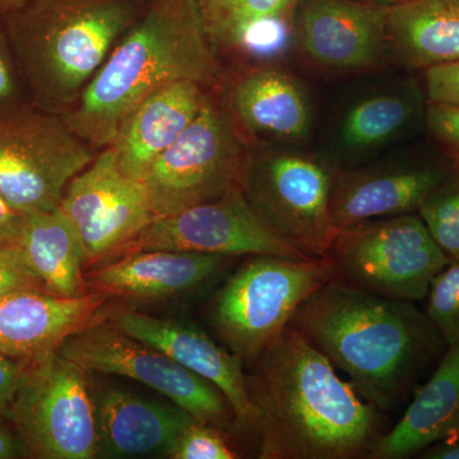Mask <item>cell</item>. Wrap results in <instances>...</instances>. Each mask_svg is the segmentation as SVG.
I'll return each mask as SVG.
<instances>
[{"label": "cell", "instance_id": "cell-25", "mask_svg": "<svg viewBox=\"0 0 459 459\" xmlns=\"http://www.w3.org/2000/svg\"><path fill=\"white\" fill-rule=\"evenodd\" d=\"M214 50L247 44L253 32L292 18L300 0H197Z\"/></svg>", "mask_w": 459, "mask_h": 459}, {"label": "cell", "instance_id": "cell-7", "mask_svg": "<svg viewBox=\"0 0 459 459\" xmlns=\"http://www.w3.org/2000/svg\"><path fill=\"white\" fill-rule=\"evenodd\" d=\"M249 160L228 108L208 93L195 120L142 179L155 220L243 188Z\"/></svg>", "mask_w": 459, "mask_h": 459}, {"label": "cell", "instance_id": "cell-36", "mask_svg": "<svg viewBox=\"0 0 459 459\" xmlns=\"http://www.w3.org/2000/svg\"><path fill=\"white\" fill-rule=\"evenodd\" d=\"M23 214L17 212L0 193V246L16 243Z\"/></svg>", "mask_w": 459, "mask_h": 459}, {"label": "cell", "instance_id": "cell-29", "mask_svg": "<svg viewBox=\"0 0 459 459\" xmlns=\"http://www.w3.org/2000/svg\"><path fill=\"white\" fill-rule=\"evenodd\" d=\"M225 431L212 425L190 422L172 446V459H237L238 453L230 446Z\"/></svg>", "mask_w": 459, "mask_h": 459}, {"label": "cell", "instance_id": "cell-10", "mask_svg": "<svg viewBox=\"0 0 459 459\" xmlns=\"http://www.w3.org/2000/svg\"><path fill=\"white\" fill-rule=\"evenodd\" d=\"M337 177L320 157L272 151L250 157L243 190L274 231L307 255L322 258L337 234L331 214Z\"/></svg>", "mask_w": 459, "mask_h": 459}, {"label": "cell", "instance_id": "cell-1", "mask_svg": "<svg viewBox=\"0 0 459 459\" xmlns=\"http://www.w3.org/2000/svg\"><path fill=\"white\" fill-rule=\"evenodd\" d=\"M246 371L261 459L367 458L385 413L287 327Z\"/></svg>", "mask_w": 459, "mask_h": 459}, {"label": "cell", "instance_id": "cell-5", "mask_svg": "<svg viewBox=\"0 0 459 459\" xmlns=\"http://www.w3.org/2000/svg\"><path fill=\"white\" fill-rule=\"evenodd\" d=\"M333 277L327 256L250 255L214 295L210 319L226 349L250 367L307 296Z\"/></svg>", "mask_w": 459, "mask_h": 459}, {"label": "cell", "instance_id": "cell-12", "mask_svg": "<svg viewBox=\"0 0 459 459\" xmlns=\"http://www.w3.org/2000/svg\"><path fill=\"white\" fill-rule=\"evenodd\" d=\"M143 250L201 253L230 258L243 255L316 258L274 231L255 212L243 188L230 189L213 201L153 220L115 258Z\"/></svg>", "mask_w": 459, "mask_h": 459}, {"label": "cell", "instance_id": "cell-31", "mask_svg": "<svg viewBox=\"0 0 459 459\" xmlns=\"http://www.w3.org/2000/svg\"><path fill=\"white\" fill-rule=\"evenodd\" d=\"M11 41L4 16L0 14V111L29 102Z\"/></svg>", "mask_w": 459, "mask_h": 459}, {"label": "cell", "instance_id": "cell-4", "mask_svg": "<svg viewBox=\"0 0 459 459\" xmlns=\"http://www.w3.org/2000/svg\"><path fill=\"white\" fill-rule=\"evenodd\" d=\"M138 16L133 0H30L5 14L30 104L57 115L74 107Z\"/></svg>", "mask_w": 459, "mask_h": 459}, {"label": "cell", "instance_id": "cell-22", "mask_svg": "<svg viewBox=\"0 0 459 459\" xmlns=\"http://www.w3.org/2000/svg\"><path fill=\"white\" fill-rule=\"evenodd\" d=\"M226 108L238 131L274 141L300 140L312 122L303 87L274 68H256L238 75L230 87Z\"/></svg>", "mask_w": 459, "mask_h": 459}, {"label": "cell", "instance_id": "cell-30", "mask_svg": "<svg viewBox=\"0 0 459 459\" xmlns=\"http://www.w3.org/2000/svg\"><path fill=\"white\" fill-rule=\"evenodd\" d=\"M27 290L45 291V287L14 244L0 246V298Z\"/></svg>", "mask_w": 459, "mask_h": 459}, {"label": "cell", "instance_id": "cell-38", "mask_svg": "<svg viewBox=\"0 0 459 459\" xmlns=\"http://www.w3.org/2000/svg\"><path fill=\"white\" fill-rule=\"evenodd\" d=\"M29 2L30 0H0V14L5 16V14L12 13V12L22 8Z\"/></svg>", "mask_w": 459, "mask_h": 459}, {"label": "cell", "instance_id": "cell-2", "mask_svg": "<svg viewBox=\"0 0 459 459\" xmlns=\"http://www.w3.org/2000/svg\"><path fill=\"white\" fill-rule=\"evenodd\" d=\"M287 327L303 336L383 413L400 404L446 343L415 303L329 280Z\"/></svg>", "mask_w": 459, "mask_h": 459}, {"label": "cell", "instance_id": "cell-19", "mask_svg": "<svg viewBox=\"0 0 459 459\" xmlns=\"http://www.w3.org/2000/svg\"><path fill=\"white\" fill-rule=\"evenodd\" d=\"M98 457H169L178 437L195 421L177 404H161L123 389L107 388L93 394Z\"/></svg>", "mask_w": 459, "mask_h": 459}, {"label": "cell", "instance_id": "cell-28", "mask_svg": "<svg viewBox=\"0 0 459 459\" xmlns=\"http://www.w3.org/2000/svg\"><path fill=\"white\" fill-rule=\"evenodd\" d=\"M424 301L425 316L446 346H459V259L435 276Z\"/></svg>", "mask_w": 459, "mask_h": 459}, {"label": "cell", "instance_id": "cell-16", "mask_svg": "<svg viewBox=\"0 0 459 459\" xmlns=\"http://www.w3.org/2000/svg\"><path fill=\"white\" fill-rule=\"evenodd\" d=\"M110 299L98 292L60 298L39 290L0 298V353L29 361L56 351L66 338L104 319Z\"/></svg>", "mask_w": 459, "mask_h": 459}, {"label": "cell", "instance_id": "cell-34", "mask_svg": "<svg viewBox=\"0 0 459 459\" xmlns=\"http://www.w3.org/2000/svg\"><path fill=\"white\" fill-rule=\"evenodd\" d=\"M26 361L16 360L0 353V418H7L16 397Z\"/></svg>", "mask_w": 459, "mask_h": 459}, {"label": "cell", "instance_id": "cell-15", "mask_svg": "<svg viewBox=\"0 0 459 459\" xmlns=\"http://www.w3.org/2000/svg\"><path fill=\"white\" fill-rule=\"evenodd\" d=\"M105 318L216 385L231 404L238 430L255 433L256 415L247 397L246 365L204 329L186 320L157 318L126 307H108Z\"/></svg>", "mask_w": 459, "mask_h": 459}, {"label": "cell", "instance_id": "cell-13", "mask_svg": "<svg viewBox=\"0 0 459 459\" xmlns=\"http://www.w3.org/2000/svg\"><path fill=\"white\" fill-rule=\"evenodd\" d=\"M60 208L77 230L86 270L115 258L155 220L143 181L120 170L113 146L69 183Z\"/></svg>", "mask_w": 459, "mask_h": 459}, {"label": "cell", "instance_id": "cell-24", "mask_svg": "<svg viewBox=\"0 0 459 459\" xmlns=\"http://www.w3.org/2000/svg\"><path fill=\"white\" fill-rule=\"evenodd\" d=\"M388 42L410 68L459 62V0H403L389 8Z\"/></svg>", "mask_w": 459, "mask_h": 459}, {"label": "cell", "instance_id": "cell-35", "mask_svg": "<svg viewBox=\"0 0 459 459\" xmlns=\"http://www.w3.org/2000/svg\"><path fill=\"white\" fill-rule=\"evenodd\" d=\"M30 457L29 448L7 418H0V459Z\"/></svg>", "mask_w": 459, "mask_h": 459}, {"label": "cell", "instance_id": "cell-26", "mask_svg": "<svg viewBox=\"0 0 459 459\" xmlns=\"http://www.w3.org/2000/svg\"><path fill=\"white\" fill-rule=\"evenodd\" d=\"M422 95L425 92L411 90L403 95L395 93L362 100L344 119V144L353 150H367L394 137L419 115Z\"/></svg>", "mask_w": 459, "mask_h": 459}, {"label": "cell", "instance_id": "cell-6", "mask_svg": "<svg viewBox=\"0 0 459 459\" xmlns=\"http://www.w3.org/2000/svg\"><path fill=\"white\" fill-rule=\"evenodd\" d=\"M325 256L332 280L415 304L425 300L435 276L451 262L418 213L338 229Z\"/></svg>", "mask_w": 459, "mask_h": 459}, {"label": "cell", "instance_id": "cell-27", "mask_svg": "<svg viewBox=\"0 0 459 459\" xmlns=\"http://www.w3.org/2000/svg\"><path fill=\"white\" fill-rule=\"evenodd\" d=\"M418 214L451 261L459 259V166L431 193Z\"/></svg>", "mask_w": 459, "mask_h": 459}, {"label": "cell", "instance_id": "cell-33", "mask_svg": "<svg viewBox=\"0 0 459 459\" xmlns=\"http://www.w3.org/2000/svg\"><path fill=\"white\" fill-rule=\"evenodd\" d=\"M424 92L428 102L459 105V62L424 71Z\"/></svg>", "mask_w": 459, "mask_h": 459}, {"label": "cell", "instance_id": "cell-11", "mask_svg": "<svg viewBox=\"0 0 459 459\" xmlns=\"http://www.w3.org/2000/svg\"><path fill=\"white\" fill-rule=\"evenodd\" d=\"M57 352L87 373L137 380L165 395L199 422L223 431L238 429L231 404L216 385L155 347L120 331L107 318L66 338Z\"/></svg>", "mask_w": 459, "mask_h": 459}, {"label": "cell", "instance_id": "cell-23", "mask_svg": "<svg viewBox=\"0 0 459 459\" xmlns=\"http://www.w3.org/2000/svg\"><path fill=\"white\" fill-rule=\"evenodd\" d=\"M14 246L41 280L45 291L60 298L89 294L81 238L59 207L23 214Z\"/></svg>", "mask_w": 459, "mask_h": 459}, {"label": "cell", "instance_id": "cell-21", "mask_svg": "<svg viewBox=\"0 0 459 459\" xmlns=\"http://www.w3.org/2000/svg\"><path fill=\"white\" fill-rule=\"evenodd\" d=\"M193 81L169 84L148 96L117 129L113 143L120 170L142 180L157 157L195 120L207 91Z\"/></svg>", "mask_w": 459, "mask_h": 459}, {"label": "cell", "instance_id": "cell-37", "mask_svg": "<svg viewBox=\"0 0 459 459\" xmlns=\"http://www.w3.org/2000/svg\"><path fill=\"white\" fill-rule=\"evenodd\" d=\"M424 459H459V439L451 443H439L422 452Z\"/></svg>", "mask_w": 459, "mask_h": 459}, {"label": "cell", "instance_id": "cell-14", "mask_svg": "<svg viewBox=\"0 0 459 459\" xmlns=\"http://www.w3.org/2000/svg\"><path fill=\"white\" fill-rule=\"evenodd\" d=\"M389 8L361 0H300L292 18L299 47L320 66L360 71L388 44Z\"/></svg>", "mask_w": 459, "mask_h": 459}, {"label": "cell", "instance_id": "cell-32", "mask_svg": "<svg viewBox=\"0 0 459 459\" xmlns=\"http://www.w3.org/2000/svg\"><path fill=\"white\" fill-rule=\"evenodd\" d=\"M425 120L446 155L455 166H459V105L428 102Z\"/></svg>", "mask_w": 459, "mask_h": 459}, {"label": "cell", "instance_id": "cell-39", "mask_svg": "<svg viewBox=\"0 0 459 459\" xmlns=\"http://www.w3.org/2000/svg\"><path fill=\"white\" fill-rule=\"evenodd\" d=\"M361 2L373 3V4L383 5V7H394L400 4L403 0H361Z\"/></svg>", "mask_w": 459, "mask_h": 459}, {"label": "cell", "instance_id": "cell-9", "mask_svg": "<svg viewBox=\"0 0 459 459\" xmlns=\"http://www.w3.org/2000/svg\"><path fill=\"white\" fill-rule=\"evenodd\" d=\"M7 419L25 440L30 458H98L89 373L57 350L26 361Z\"/></svg>", "mask_w": 459, "mask_h": 459}, {"label": "cell", "instance_id": "cell-20", "mask_svg": "<svg viewBox=\"0 0 459 459\" xmlns=\"http://www.w3.org/2000/svg\"><path fill=\"white\" fill-rule=\"evenodd\" d=\"M459 439V346L446 347L433 376L420 385L400 421L385 431L367 458L407 459Z\"/></svg>", "mask_w": 459, "mask_h": 459}, {"label": "cell", "instance_id": "cell-17", "mask_svg": "<svg viewBox=\"0 0 459 459\" xmlns=\"http://www.w3.org/2000/svg\"><path fill=\"white\" fill-rule=\"evenodd\" d=\"M453 169L446 159L338 174L331 195L334 226L344 229L368 220L418 213Z\"/></svg>", "mask_w": 459, "mask_h": 459}, {"label": "cell", "instance_id": "cell-3", "mask_svg": "<svg viewBox=\"0 0 459 459\" xmlns=\"http://www.w3.org/2000/svg\"><path fill=\"white\" fill-rule=\"evenodd\" d=\"M222 80L197 0H152L135 18L77 102L60 117L93 150L113 143L126 117L169 84Z\"/></svg>", "mask_w": 459, "mask_h": 459}, {"label": "cell", "instance_id": "cell-18", "mask_svg": "<svg viewBox=\"0 0 459 459\" xmlns=\"http://www.w3.org/2000/svg\"><path fill=\"white\" fill-rule=\"evenodd\" d=\"M230 256L143 250L87 272L90 291L126 300H164L195 291L226 267Z\"/></svg>", "mask_w": 459, "mask_h": 459}, {"label": "cell", "instance_id": "cell-8", "mask_svg": "<svg viewBox=\"0 0 459 459\" xmlns=\"http://www.w3.org/2000/svg\"><path fill=\"white\" fill-rule=\"evenodd\" d=\"M93 159L60 115L30 102L0 111V193L17 212L56 210Z\"/></svg>", "mask_w": 459, "mask_h": 459}]
</instances>
